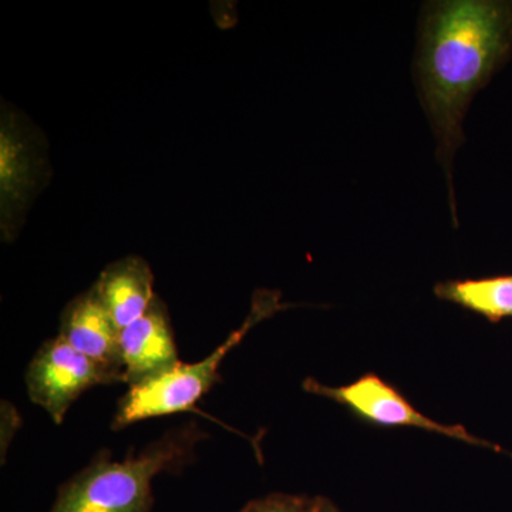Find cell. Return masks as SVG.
<instances>
[{"label":"cell","mask_w":512,"mask_h":512,"mask_svg":"<svg viewBox=\"0 0 512 512\" xmlns=\"http://www.w3.org/2000/svg\"><path fill=\"white\" fill-rule=\"evenodd\" d=\"M512 53V2L441 0L424 3L419 22L414 77L421 106L437 141V160L446 175L457 225L453 165L463 146L464 119Z\"/></svg>","instance_id":"obj_1"},{"label":"cell","mask_w":512,"mask_h":512,"mask_svg":"<svg viewBox=\"0 0 512 512\" xmlns=\"http://www.w3.org/2000/svg\"><path fill=\"white\" fill-rule=\"evenodd\" d=\"M200 436L187 426L124 461H94L60 488L50 512H150L154 477L187 463Z\"/></svg>","instance_id":"obj_2"},{"label":"cell","mask_w":512,"mask_h":512,"mask_svg":"<svg viewBox=\"0 0 512 512\" xmlns=\"http://www.w3.org/2000/svg\"><path fill=\"white\" fill-rule=\"evenodd\" d=\"M279 309H282L279 293H256L244 325L232 332L210 356L190 365L180 363L163 376L130 386L126 396L120 400L119 409L114 416L113 429L121 430L137 421L191 410L204 394L221 382L218 367L224 357L247 336L249 330L274 315Z\"/></svg>","instance_id":"obj_3"},{"label":"cell","mask_w":512,"mask_h":512,"mask_svg":"<svg viewBox=\"0 0 512 512\" xmlns=\"http://www.w3.org/2000/svg\"><path fill=\"white\" fill-rule=\"evenodd\" d=\"M50 177L46 141L32 121L3 104L0 121V222L5 241H12L30 205Z\"/></svg>","instance_id":"obj_4"},{"label":"cell","mask_w":512,"mask_h":512,"mask_svg":"<svg viewBox=\"0 0 512 512\" xmlns=\"http://www.w3.org/2000/svg\"><path fill=\"white\" fill-rule=\"evenodd\" d=\"M305 392L326 397L333 402L348 407L360 419L382 427H414L456 439L470 446L487 447L497 453H505L512 457L510 451L491 443V441L474 436L461 424H443L420 413L396 387L380 379L373 373L360 377L356 382L346 386H325L318 380L309 377L302 384Z\"/></svg>","instance_id":"obj_5"},{"label":"cell","mask_w":512,"mask_h":512,"mask_svg":"<svg viewBox=\"0 0 512 512\" xmlns=\"http://www.w3.org/2000/svg\"><path fill=\"white\" fill-rule=\"evenodd\" d=\"M120 383L104 367L73 349L60 336L46 342L30 362L26 384L30 400L45 409L56 424L86 390Z\"/></svg>","instance_id":"obj_6"},{"label":"cell","mask_w":512,"mask_h":512,"mask_svg":"<svg viewBox=\"0 0 512 512\" xmlns=\"http://www.w3.org/2000/svg\"><path fill=\"white\" fill-rule=\"evenodd\" d=\"M120 352L124 379L130 386L156 379L180 365L167 308L160 299L156 298L140 319L121 329Z\"/></svg>","instance_id":"obj_7"},{"label":"cell","mask_w":512,"mask_h":512,"mask_svg":"<svg viewBox=\"0 0 512 512\" xmlns=\"http://www.w3.org/2000/svg\"><path fill=\"white\" fill-rule=\"evenodd\" d=\"M120 332L121 329L92 288L64 309L59 336L77 352L116 376L120 383H126Z\"/></svg>","instance_id":"obj_8"},{"label":"cell","mask_w":512,"mask_h":512,"mask_svg":"<svg viewBox=\"0 0 512 512\" xmlns=\"http://www.w3.org/2000/svg\"><path fill=\"white\" fill-rule=\"evenodd\" d=\"M93 288L120 329L140 319L156 301L153 272L138 256L107 266Z\"/></svg>","instance_id":"obj_9"},{"label":"cell","mask_w":512,"mask_h":512,"mask_svg":"<svg viewBox=\"0 0 512 512\" xmlns=\"http://www.w3.org/2000/svg\"><path fill=\"white\" fill-rule=\"evenodd\" d=\"M434 295L493 323L512 318V275L439 282Z\"/></svg>","instance_id":"obj_10"},{"label":"cell","mask_w":512,"mask_h":512,"mask_svg":"<svg viewBox=\"0 0 512 512\" xmlns=\"http://www.w3.org/2000/svg\"><path fill=\"white\" fill-rule=\"evenodd\" d=\"M312 500L305 495L276 493L251 501L239 512H311Z\"/></svg>","instance_id":"obj_11"},{"label":"cell","mask_w":512,"mask_h":512,"mask_svg":"<svg viewBox=\"0 0 512 512\" xmlns=\"http://www.w3.org/2000/svg\"><path fill=\"white\" fill-rule=\"evenodd\" d=\"M311 512H342L329 498L313 497Z\"/></svg>","instance_id":"obj_12"}]
</instances>
